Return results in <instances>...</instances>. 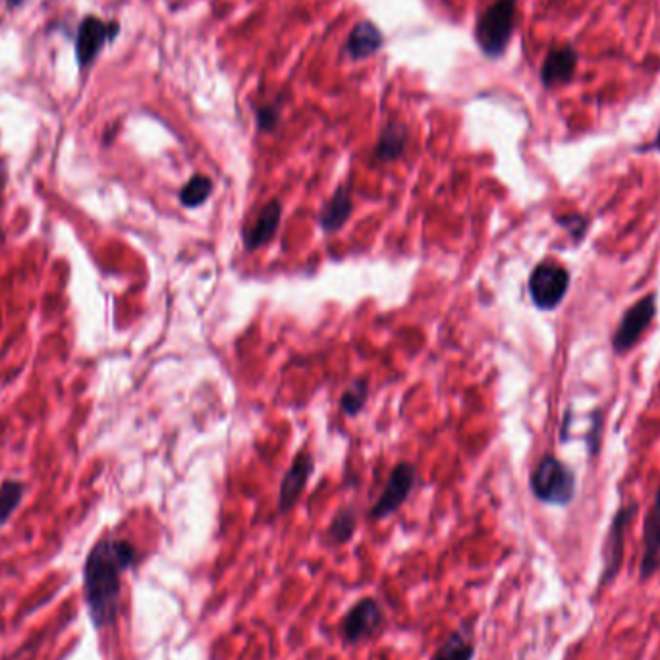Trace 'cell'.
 <instances>
[{"instance_id":"cell-1","label":"cell","mask_w":660,"mask_h":660,"mask_svg":"<svg viewBox=\"0 0 660 660\" xmlns=\"http://www.w3.org/2000/svg\"><path fill=\"white\" fill-rule=\"evenodd\" d=\"M138 560V550L124 541L105 537L89 550L83 564V595L95 628L112 626L118 616L122 574Z\"/></svg>"},{"instance_id":"cell-2","label":"cell","mask_w":660,"mask_h":660,"mask_svg":"<svg viewBox=\"0 0 660 660\" xmlns=\"http://www.w3.org/2000/svg\"><path fill=\"white\" fill-rule=\"evenodd\" d=\"M516 14L518 0H495L479 14L473 37L481 55L489 60L506 55L516 31Z\"/></svg>"},{"instance_id":"cell-3","label":"cell","mask_w":660,"mask_h":660,"mask_svg":"<svg viewBox=\"0 0 660 660\" xmlns=\"http://www.w3.org/2000/svg\"><path fill=\"white\" fill-rule=\"evenodd\" d=\"M529 487L533 496L543 504L568 506L576 496L578 479L574 469L568 468L552 454H547L533 469Z\"/></svg>"},{"instance_id":"cell-4","label":"cell","mask_w":660,"mask_h":660,"mask_svg":"<svg viewBox=\"0 0 660 660\" xmlns=\"http://www.w3.org/2000/svg\"><path fill=\"white\" fill-rule=\"evenodd\" d=\"M639 504H624L616 510L612 523L606 533L605 545H603V572L599 578V591H603L606 585H610L614 579L618 578L624 556H626V533L630 529L635 516H637Z\"/></svg>"},{"instance_id":"cell-5","label":"cell","mask_w":660,"mask_h":660,"mask_svg":"<svg viewBox=\"0 0 660 660\" xmlns=\"http://www.w3.org/2000/svg\"><path fill=\"white\" fill-rule=\"evenodd\" d=\"M659 303H657V294H647L628 307L618 323V327L612 334V350L618 356H626L637 346L645 330L649 329L657 317Z\"/></svg>"},{"instance_id":"cell-6","label":"cell","mask_w":660,"mask_h":660,"mask_svg":"<svg viewBox=\"0 0 660 660\" xmlns=\"http://www.w3.org/2000/svg\"><path fill=\"white\" fill-rule=\"evenodd\" d=\"M531 302L541 311H554L570 290V273L556 263H539L529 276Z\"/></svg>"},{"instance_id":"cell-7","label":"cell","mask_w":660,"mask_h":660,"mask_svg":"<svg viewBox=\"0 0 660 660\" xmlns=\"http://www.w3.org/2000/svg\"><path fill=\"white\" fill-rule=\"evenodd\" d=\"M385 626L383 606L373 597H363L352 606L340 624V635L346 645H358L375 637Z\"/></svg>"},{"instance_id":"cell-8","label":"cell","mask_w":660,"mask_h":660,"mask_svg":"<svg viewBox=\"0 0 660 660\" xmlns=\"http://www.w3.org/2000/svg\"><path fill=\"white\" fill-rule=\"evenodd\" d=\"M120 35L118 22H103L97 16L83 18L76 37V58L80 68H89L97 56L103 53L105 45Z\"/></svg>"},{"instance_id":"cell-9","label":"cell","mask_w":660,"mask_h":660,"mask_svg":"<svg viewBox=\"0 0 660 660\" xmlns=\"http://www.w3.org/2000/svg\"><path fill=\"white\" fill-rule=\"evenodd\" d=\"M415 485V468L408 462L398 464L392 469L388 481H386L385 491L375 502V506L369 510L371 520H385L390 514H394L413 491Z\"/></svg>"},{"instance_id":"cell-10","label":"cell","mask_w":660,"mask_h":660,"mask_svg":"<svg viewBox=\"0 0 660 660\" xmlns=\"http://www.w3.org/2000/svg\"><path fill=\"white\" fill-rule=\"evenodd\" d=\"M578 64V49L572 43H566L560 47H550L549 53L541 64L539 80L545 89L566 85L574 80V76L578 72Z\"/></svg>"},{"instance_id":"cell-11","label":"cell","mask_w":660,"mask_h":660,"mask_svg":"<svg viewBox=\"0 0 660 660\" xmlns=\"http://www.w3.org/2000/svg\"><path fill=\"white\" fill-rule=\"evenodd\" d=\"M660 570V483L655 500L643 523V552L639 562V579L649 581Z\"/></svg>"},{"instance_id":"cell-12","label":"cell","mask_w":660,"mask_h":660,"mask_svg":"<svg viewBox=\"0 0 660 660\" xmlns=\"http://www.w3.org/2000/svg\"><path fill=\"white\" fill-rule=\"evenodd\" d=\"M385 43V33L377 24H373L371 20H361L350 31V35L344 43V53L350 60L359 62V60H367V58L381 53Z\"/></svg>"},{"instance_id":"cell-13","label":"cell","mask_w":660,"mask_h":660,"mask_svg":"<svg viewBox=\"0 0 660 660\" xmlns=\"http://www.w3.org/2000/svg\"><path fill=\"white\" fill-rule=\"evenodd\" d=\"M311 473H313V458L309 454L296 456L292 468L286 471V475L280 483V493H278V512L280 514H286L296 506Z\"/></svg>"},{"instance_id":"cell-14","label":"cell","mask_w":660,"mask_h":660,"mask_svg":"<svg viewBox=\"0 0 660 660\" xmlns=\"http://www.w3.org/2000/svg\"><path fill=\"white\" fill-rule=\"evenodd\" d=\"M282 207L280 201L273 199L269 201L259 213L255 220L244 230V244L249 251L267 246L275 238L276 230L280 226Z\"/></svg>"},{"instance_id":"cell-15","label":"cell","mask_w":660,"mask_h":660,"mask_svg":"<svg viewBox=\"0 0 660 660\" xmlns=\"http://www.w3.org/2000/svg\"><path fill=\"white\" fill-rule=\"evenodd\" d=\"M408 143V126L404 122H388L375 143L373 159L379 163H392L400 159Z\"/></svg>"},{"instance_id":"cell-16","label":"cell","mask_w":660,"mask_h":660,"mask_svg":"<svg viewBox=\"0 0 660 660\" xmlns=\"http://www.w3.org/2000/svg\"><path fill=\"white\" fill-rule=\"evenodd\" d=\"M352 211H354L352 192H350L348 186H340L336 193L330 197L325 209L321 211L319 222L327 232H336L352 217Z\"/></svg>"},{"instance_id":"cell-17","label":"cell","mask_w":660,"mask_h":660,"mask_svg":"<svg viewBox=\"0 0 660 660\" xmlns=\"http://www.w3.org/2000/svg\"><path fill=\"white\" fill-rule=\"evenodd\" d=\"M473 659H475V641L468 630H456L450 633L431 657V660Z\"/></svg>"},{"instance_id":"cell-18","label":"cell","mask_w":660,"mask_h":660,"mask_svg":"<svg viewBox=\"0 0 660 660\" xmlns=\"http://www.w3.org/2000/svg\"><path fill=\"white\" fill-rule=\"evenodd\" d=\"M356 529H358V512L354 508H344L332 518L327 537L332 545H346L348 541H352Z\"/></svg>"},{"instance_id":"cell-19","label":"cell","mask_w":660,"mask_h":660,"mask_svg":"<svg viewBox=\"0 0 660 660\" xmlns=\"http://www.w3.org/2000/svg\"><path fill=\"white\" fill-rule=\"evenodd\" d=\"M213 193V180L205 174H195L192 176L186 186L180 190V203L184 207H199L205 203Z\"/></svg>"},{"instance_id":"cell-20","label":"cell","mask_w":660,"mask_h":660,"mask_svg":"<svg viewBox=\"0 0 660 660\" xmlns=\"http://www.w3.org/2000/svg\"><path fill=\"white\" fill-rule=\"evenodd\" d=\"M24 495H26V485L20 481L8 479L0 485V527L12 518Z\"/></svg>"},{"instance_id":"cell-21","label":"cell","mask_w":660,"mask_h":660,"mask_svg":"<svg viewBox=\"0 0 660 660\" xmlns=\"http://www.w3.org/2000/svg\"><path fill=\"white\" fill-rule=\"evenodd\" d=\"M367 398H369V383L365 379H359L344 390L340 398V408L346 415L354 417L365 408Z\"/></svg>"},{"instance_id":"cell-22","label":"cell","mask_w":660,"mask_h":660,"mask_svg":"<svg viewBox=\"0 0 660 660\" xmlns=\"http://www.w3.org/2000/svg\"><path fill=\"white\" fill-rule=\"evenodd\" d=\"M280 118H282V97L276 99L275 103L255 109V120H257L259 132H267V134L275 132L280 124Z\"/></svg>"},{"instance_id":"cell-23","label":"cell","mask_w":660,"mask_h":660,"mask_svg":"<svg viewBox=\"0 0 660 660\" xmlns=\"http://www.w3.org/2000/svg\"><path fill=\"white\" fill-rule=\"evenodd\" d=\"M556 222L566 228L570 232V236L576 240V242H581L583 236L587 234V228H589V220L585 219L583 215L579 213H568V215H562L558 217Z\"/></svg>"},{"instance_id":"cell-24","label":"cell","mask_w":660,"mask_h":660,"mask_svg":"<svg viewBox=\"0 0 660 660\" xmlns=\"http://www.w3.org/2000/svg\"><path fill=\"white\" fill-rule=\"evenodd\" d=\"M8 184V163L6 159H0V192L6 188Z\"/></svg>"},{"instance_id":"cell-25","label":"cell","mask_w":660,"mask_h":660,"mask_svg":"<svg viewBox=\"0 0 660 660\" xmlns=\"http://www.w3.org/2000/svg\"><path fill=\"white\" fill-rule=\"evenodd\" d=\"M637 151H657V153H660V126L659 130H657V136L653 139V143L647 145V147H639Z\"/></svg>"},{"instance_id":"cell-26","label":"cell","mask_w":660,"mask_h":660,"mask_svg":"<svg viewBox=\"0 0 660 660\" xmlns=\"http://www.w3.org/2000/svg\"><path fill=\"white\" fill-rule=\"evenodd\" d=\"M4 2H6L8 8H18V6H22L26 0H4Z\"/></svg>"},{"instance_id":"cell-27","label":"cell","mask_w":660,"mask_h":660,"mask_svg":"<svg viewBox=\"0 0 660 660\" xmlns=\"http://www.w3.org/2000/svg\"><path fill=\"white\" fill-rule=\"evenodd\" d=\"M4 238H6V234H4V228H2V220H0V248L4 246Z\"/></svg>"},{"instance_id":"cell-28","label":"cell","mask_w":660,"mask_h":660,"mask_svg":"<svg viewBox=\"0 0 660 660\" xmlns=\"http://www.w3.org/2000/svg\"><path fill=\"white\" fill-rule=\"evenodd\" d=\"M0 329H2V313H0Z\"/></svg>"}]
</instances>
